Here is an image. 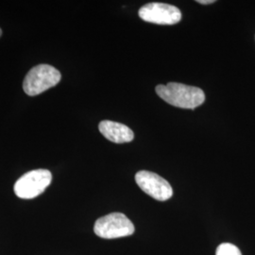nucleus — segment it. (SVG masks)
<instances>
[{
	"mask_svg": "<svg viewBox=\"0 0 255 255\" xmlns=\"http://www.w3.org/2000/svg\"><path fill=\"white\" fill-rule=\"evenodd\" d=\"M140 18L158 25H175L182 19L181 10L165 3H148L139 9Z\"/></svg>",
	"mask_w": 255,
	"mask_h": 255,
	"instance_id": "39448f33",
	"label": "nucleus"
},
{
	"mask_svg": "<svg viewBox=\"0 0 255 255\" xmlns=\"http://www.w3.org/2000/svg\"><path fill=\"white\" fill-rule=\"evenodd\" d=\"M156 93L168 104L182 109H195L205 101V94L201 88L178 82L160 84Z\"/></svg>",
	"mask_w": 255,
	"mask_h": 255,
	"instance_id": "f257e3e1",
	"label": "nucleus"
},
{
	"mask_svg": "<svg viewBox=\"0 0 255 255\" xmlns=\"http://www.w3.org/2000/svg\"><path fill=\"white\" fill-rule=\"evenodd\" d=\"M52 174L46 169H35L20 177L14 183L15 195L24 200H31L41 195L51 183Z\"/></svg>",
	"mask_w": 255,
	"mask_h": 255,
	"instance_id": "7ed1b4c3",
	"label": "nucleus"
},
{
	"mask_svg": "<svg viewBox=\"0 0 255 255\" xmlns=\"http://www.w3.org/2000/svg\"><path fill=\"white\" fill-rule=\"evenodd\" d=\"M2 35V30H1V28H0V36Z\"/></svg>",
	"mask_w": 255,
	"mask_h": 255,
	"instance_id": "9d476101",
	"label": "nucleus"
},
{
	"mask_svg": "<svg viewBox=\"0 0 255 255\" xmlns=\"http://www.w3.org/2000/svg\"><path fill=\"white\" fill-rule=\"evenodd\" d=\"M62 79L58 69L49 64H39L31 68L24 82V91L28 96L34 97L57 85Z\"/></svg>",
	"mask_w": 255,
	"mask_h": 255,
	"instance_id": "f03ea898",
	"label": "nucleus"
},
{
	"mask_svg": "<svg viewBox=\"0 0 255 255\" xmlns=\"http://www.w3.org/2000/svg\"><path fill=\"white\" fill-rule=\"evenodd\" d=\"M216 255H242V254L237 246L231 243H223L218 247Z\"/></svg>",
	"mask_w": 255,
	"mask_h": 255,
	"instance_id": "6e6552de",
	"label": "nucleus"
},
{
	"mask_svg": "<svg viewBox=\"0 0 255 255\" xmlns=\"http://www.w3.org/2000/svg\"><path fill=\"white\" fill-rule=\"evenodd\" d=\"M94 232L101 238L115 239L131 236L134 226L124 214L112 213L96 221Z\"/></svg>",
	"mask_w": 255,
	"mask_h": 255,
	"instance_id": "20e7f679",
	"label": "nucleus"
},
{
	"mask_svg": "<svg viewBox=\"0 0 255 255\" xmlns=\"http://www.w3.org/2000/svg\"><path fill=\"white\" fill-rule=\"evenodd\" d=\"M198 3L200 4H212V3H215V0H198L197 1Z\"/></svg>",
	"mask_w": 255,
	"mask_h": 255,
	"instance_id": "1a4fd4ad",
	"label": "nucleus"
},
{
	"mask_svg": "<svg viewBox=\"0 0 255 255\" xmlns=\"http://www.w3.org/2000/svg\"><path fill=\"white\" fill-rule=\"evenodd\" d=\"M135 182L143 191L156 201H167L173 195V190L169 182L158 174L141 170L135 175Z\"/></svg>",
	"mask_w": 255,
	"mask_h": 255,
	"instance_id": "423d86ee",
	"label": "nucleus"
},
{
	"mask_svg": "<svg viewBox=\"0 0 255 255\" xmlns=\"http://www.w3.org/2000/svg\"><path fill=\"white\" fill-rule=\"evenodd\" d=\"M99 128L103 136L117 144L131 142L134 137L133 131L129 128L115 121H101Z\"/></svg>",
	"mask_w": 255,
	"mask_h": 255,
	"instance_id": "0eeeda50",
	"label": "nucleus"
}]
</instances>
